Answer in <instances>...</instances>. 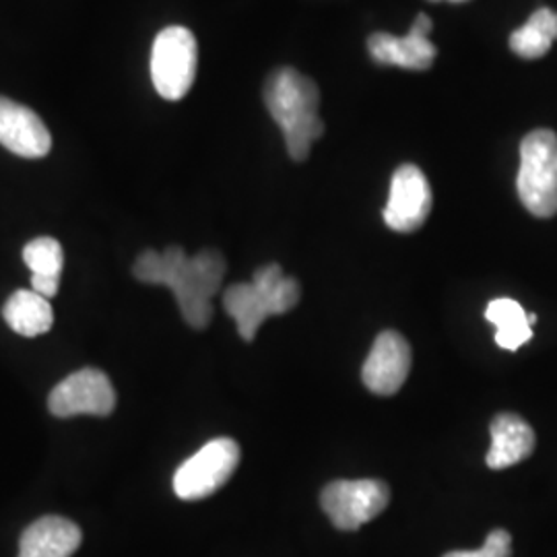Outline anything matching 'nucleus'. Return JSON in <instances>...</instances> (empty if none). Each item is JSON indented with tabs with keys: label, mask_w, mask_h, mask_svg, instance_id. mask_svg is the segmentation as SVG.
I'll use <instances>...</instances> for the list:
<instances>
[{
	"label": "nucleus",
	"mask_w": 557,
	"mask_h": 557,
	"mask_svg": "<svg viewBox=\"0 0 557 557\" xmlns=\"http://www.w3.org/2000/svg\"><path fill=\"white\" fill-rule=\"evenodd\" d=\"M225 269V259L218 250L207 248L197 257H188L180 246H170L163 252H140L139 259L135 260L133 275L140 283L172 289L182 319L188 326L202 331L213 319L211 299L220 292Z\"/></svg>",
	"instance_id": "1"
},
{
	"label": "nucleus",
	"mask_w": 557,
	"mask_h": 557,
	"mask_svg": "<svg viewBox=\"0 0 557 557\" xmlns=\"http://www.w3.org/2000/svg\"><path fill=\"white\" fill-rule=\"evenodd\" d=\"M264 106L283 131L287 153L294 161H306L312 143L324 135L319 116V85L292 66L277 69L264 83Z\"/></svg>",
	"instance_id": "2"
},
{
	"label": "nucleus",
	"mask_w": 557,
	"mask_h": 557,
	"mask_svg": "<svg viewBox=\"0 0 557 557\" xmlns=\"http://www.w3.org/2000/svg\"><path fill=\"white\" fill-rule=\"evenodd\" d=\"M299 298L298 281L283 275L277 262H269L257 269L252 283H234L227 287L223 294V308L236 320L239 337L250 343L264 320L294 310Z\"/></svg>",
	"instance_id": "3"
},
{
	"label": "nucleus",
	"mask_w": 557,
	"mask_h": 557,
	"mask_svg": "<svg viewBox=\"0 0 557 557\" xmlns=\"http://www.w3.org/2000/svg\"><path fill=\"white\" fill-rule=\"evenodd\" d=\"M518 197L524 209L549 220L557 215V135L549 128H537L520 143Z\"/></svg>",
	"instance_id": "4"
},
{
	"label": "nucleus",
	"mask_w": 557,
	"mask_h": 557,
	"mask_svg": "<svg viewBox=\"0 0 557 557\" xmlns=\"http://www.w3.org/2000/svg\"><path fill=\"white\" fill-rule=\"evenodd\" d=\"M199 46L190 29L172 25L158 34L151 50V81L163 100L178 101L197 77Z\"/></svg>",
	"instance_id": "5"
},
{
	"label": "nucleus",
	"mask_w": 557,
	"mask_h": 557,
	"mask_svg": "<svg viewBox=\"0 0 557 557\" xmlns=\"http://www.w3.org/2000/svg\"><path fill=\"white\" fill-rule=\"evenodd\" d=\"M239 444L232 438L207 442L195 457L184 460L174 475V492L180 499L197 502L221 490L238 469Z\"/></svg>",
	"instance_id": "6"
},
{
	"label": "nucleus",
	"mask_w": 557,
	"mask_h": 557,
	"mask_svg": "<svg viewBox=\"0 0 557 557\" xmlns=\"http://www.w3.org/2000/svg\"><path fill=\"white\" fill-rule=\"evenodd\" d=\"M391 490L379 479H338L320 494V508L341 531H358L386 510Z\"/></svg>",
	"instance_id": "7"
},
{
	"label": "nucleus",
	"mask_w": 557,
	"mask_h": 557,
	"mask_svg": "<svg viewBox=\"0 0 557 557\" xmlns=\"http://www.w3.org/2000/svg\"><path fill=\"white\" fill-rule=\"evenodd\" d=\"M48 409L60 419L77 416L106 418L116 409V391L101 370L83 368L54 386L48 397Z\"/></svg>",
	"instance_id": "8"
},
{
	"label": "nucleus",
	"mask_w": 557,
	"mask_h": 557,
	"mask_svg": "<svg viewBox=\"0 0 557 557\" xmlns=\"http://www.w3.org/2000/svg\"><path fill=\"white\" fill-rule=\"evenodd\" d=\"M432 188L425 174L413 163L397 168L391 182V195L384 209V221L393 232L411 234L432 213Z\"/></svg>",
	"instance_id": "9"
},
{
	"label": "nucleus",
	"mask_w": 557,
	"mask_h": 557,
	"mask_svg": "<svg viewBox=\"0 0 557 557\" xmlns=\"http://www.w3.org/2000/svg\"><path fill=\"white\" fill-rule=\"evenodd\" d=\"M434 21L419 13L405 38L376 32L368 38L370 57L379 64H391L409 71H428L436 60V46L430 40Z\"/></svg>",
	"instance_id": "10"
},
{
	"label": "nucleus",
	"mask_w": 557,
	"mask_h": 557,
	"mask_svg": "<svg viewBox=\"0 0 557 557\" xmlns=\"http://www.w3.org/2000/svg\"><path fill=\"white\" fill-rule=\"evenodd\" d=\"M411 372V347L397 331H382L363 363L361 380L380 397L398 393Z\"/></svg>",
	"instance_id": "11"
},
{
	"label": "nucleus",
	"mask_w": 557,
	"mask_h": 557,
	"mask_svg": "<svg viewBox=\"0 0 557 557\" xmlns=\"http://www.w3.org/2000/svg\"><path fill=\"white\" fill-rule=\"evenodd\" d=\"M0 145L25 160H40L50 153L52 137L32 108L0 96Z\"/></svg>",
	"instance_id": "12"
},
{
	"label": "nucleus",
	"mask_w": 557,
	"mask_h": 557,
	"mask_svg": "<svg viewBox=\"0 0 557 557\" xmlns=\"http://www.w3.org/2000/svg\"><path fill=\"white\" fill-rule=\"evenodd\" d=\"M79 527L62 517H44L29 524L20 541V557H71L81 547Z\"/></svg>",
	"instance_id": "13"
},
{
	"label": "nucleus",
	"mask_w": 557,
	"mask_h": 557,
	"mask_svg": "<svg viewBox=\"0 0 557 557\" xmlns=\"http://www.w3.org/2000/svg\"><path fill=\"white\" fill-rule=\"evenodd\" d=\"M492 448L485 457L490 469L499 471L518 465L535 450V430L517 413H499L492 421Z\"/></svg>",
	"instance_id": "14"
},
{
	"label": "nucleus",
	"mask_w": 557,
	"mask_h": 557,
	"mask_svg": "<svg viewBox=\"0 0 557 557\" xmlns=\"http://www.w3.org/2000/svg\"><path fill=\"white\" fill-rule=\"evenodd\" d=\"M4 322L21 337H40L54 324V310L50 299L34 289H20L7 299L2 308Z\"/></svg>",
	"instance_id": "15"
},
{
	"label": "nucleus",
	"mask_w": 557,
	"mask_h": 557,
	"mask_svg": "<svg viewBox=\"0 0 557 557\" xmlns=\"http://www.w3.org/2000/svg\"><path fill=\"white\" fill-rule=\"evenodd\" d=\"M23 262L32 271V289L44 298H54L59 294L60 273L64 267V252L59 239H32L23 248Z\"/></svg>",
	"instance_id": "16"
},
{
	"label": "nucleus",
	"mask_w": 557,
	"mask_h": 557,
	"mask_svg": "<svg viewBox=\"0 0 557 557\" xmlns=\"http://www.w3.org/2000/svg\"><path fill=\"white\" fill-rule=\"evenodd\" d=\"M557 40V13L554 9H537L529 21L512 32L510 50L520 59L535 60L545 57Z\"/></svg>",
	"instance_id": "17"
},
{
	"label": "nucleus",
	"mask_w": 557,
	"mask_h": 557,
	"mask_svg": "<svg viewBox=\"0 0 557 557\" xmlns=\"http://www.w3.org/2000/svg\"><path fill=\"white\" fill-rule=\"evenodd\" d=\"M485 319L496 324V343L506 351H517L533 337L529 314L517 299H492L485 310Z\"/></svg>",
	"instance_id": "18"
},
{
	"label": "nucleus",
	"mask_w": 557,
	"mask_h": 557,
	"mask_svg": "<svg viewBox=\"0 0 557 557\" xmlns=\"http://www.w3.org/2000/svg\"><path fill=\"white\" fill-rule=\"evenodd\" d=\"M512 556V537L504 529H494L485 545L475 552H450L444 557H510Z\"/></svg>",
	"instance_id": "19"
},
{
	"label": "nucleus",
	"mask_w": 557,
	"mask_h": 557,
	"mask_svg": "<svg viewBox=\"0 0 557 557\" xmlns=\"http://www.w3.org/2000/svg\"><path fill=\"white\" fill-rule=\"evenodd\" d=\"M529 322H531V326L537 322V317L535 314H529Z\"/></svg>",
	"instance_id": "20"
},
{
	"label": "nucleus",
	"mask_w": 557,
	"mask_h": 557,
	"mask_svg": "<svg viewBox=\"0 0 557 557\" xmlns=\"http://www.w3.org/2000/svg\"><path fill=\"white\" fill-rule=\"evenodd\" d=\"M434 2H438V0H434ZM448 2H467V0H448Z\"/></svg>",
	"instance_id": "21"
}]
</instances>
